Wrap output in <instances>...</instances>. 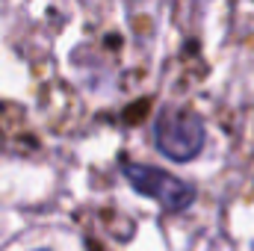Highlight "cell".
Returning a JSON list of instances; mask_svg holds the SVG:
<instances>
[{"label": "cell", "mask_w": 254, "mask_h": 251, "mask_svg": "<svg viewBox=\"0 0 254 251\" xmlns=\"http://www.w3.org/2000/svg\"><path fill=\"white\" fill-rule=\"evenodd\" d=\"M207 130L198 113L187 107H163L154 119V145L175 163H190L204 151Z\"/></svg>", "instance_id": "cell-1"}, {"label": "cell", "mask_w": 254, "mask_h": 251, "mask_svg": "<svg viewBox=\"0 0 254 251\" xmlns=\"http://www.w3.org/2000/svg\"><path fill=\"white\" fill-rule=\"evenodd\" d=\"M125 178L139 195L154 198L166 213H184L187 207L195 204V198H198V192H195L192 184L181 181V178L172 175V172L145 166V163H127Z\"/></svg>", "instance_id": "cell-2"}, {"label": "cell", "mask_w": 254, "mask_h": 251, "mask_svg": "<svg viewBox=\"0 0 254 251\" xmlns=\"http://www.w3.org/2000/svg\"><path fill=\"white\" fill-rule=\"evenodd\" d=\"M39 251H51V249H39Z\"/></svg>", "instance_id": "cell-3"}]
</instances>
